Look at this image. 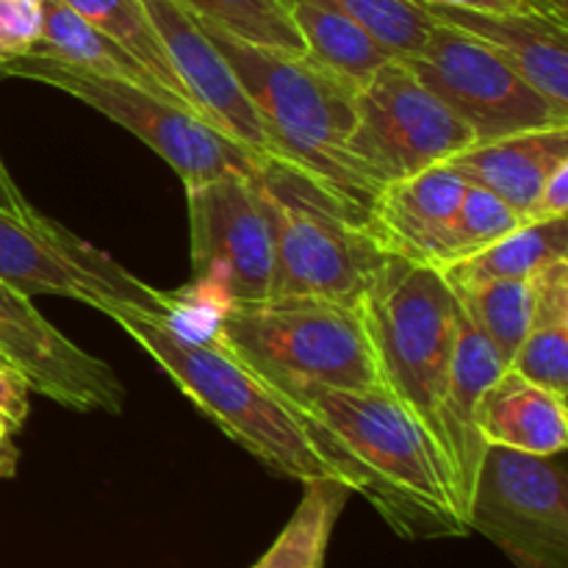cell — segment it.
Returning a JSON list of instances; mask_svg holds the SVG:
<instances>
[{
  "label": "cell",
  "instance_id": "1",
  "mask_svg": "<svg viewBox=\"0 0 568 568\" xmlns=\"http://www.w3.org/2000/svg\"><path fill=\"white\" fill-rule=\"evenodd\" d=\"M286 403L344 486L361 494L399 538L433 541L471 532L442 444L388 388H320Z\"/></svg>",
  "mask_w": 568,
  "mask_h": 568
},
{
  "label": "cell",
  "instance_id": "2",
  "mask_svg": "<svg viewBox=\"0 0 568 568\" xmlns=\"http://www.w3.org/2000/svg\"><path fill=\"white\" fill-rule=\"evenodd\" d=\"M103 314L164 369L194 408L266 469L303 486L316 480L344 483L286 397L266 386L231 349L220 342H183L155 316L136 311L109 308Z\"/></svg>",
  "mask_w": 568,
  "mask_h": 568
},
{
  "label": "cell",
  "instance_id": "3",
  "mask_svg": "<svg viewBox=\"0 0 568 568\" xmlns=\"http://www.w3.org/2000/svg\"><path fill=\"white\" fill-rule=\"evenodd\" d=\"M247 92L275 159L288 161L369 214L377 192L347 155L355 89L308 55L258 48L197 20Z\"/></svg>",
  "mask_w": 568,
  "mask_h": 568
},
{
  "label": "cell",
  "instance_id": "4",
  "mask_svg": "<svg viewBox=\"0 0 568 568\" xmlns=\"http://www.w3.org/2000/svg\"><path fill=\"white\" fill-rule=\"evenodd\" d=\"M253 178L275 244L272 297H327L358 308L388 258L369 214L275 155H266Z\"/></svg>",
  "mask_w": 568,
  "mask_h": 568
},
{
  "label": "cell",
  "instance_id": "5",
  "mask_svg": "<svg viewBox=\"0 0 568 568\" xmlns=\"http://www.w3.org/2000/svg\"><path fill=\"white\" fill-rule=\"evenodd\" d=\"M216 342L288 399L320 388H386L358 308L338 300L270 297L231 303Z\"/></svg>",
  "mask_w": 568,
  "mask_h": 568
},
{
  "label": "cell",
  "instance_id": "6",
  "mask_svg": "<svg viewBox=\"0 0 568 568\" xmlns=\"http://www.w3.org/2000/svg\"><path fill=\"white\" fill-rule=\"evenodd\" d=\"M358 314L383 386L433 430L458 338V300L449 283L436 266L388 255Z\"/></svg>",
  "mask_w": 568,
  "mask_h": 568
},
{
  "label": "cell",
  "instance_id": "7",
  "mask_svg": "<svg viewBox=\"0 0 568 568\" xmlns=\"http://www.w3.org/2000/svg\"><path fill=\"white\" fill-rule=\"evenodd\" d=\"M6 72L9 78H31V81L48 83L92 105L94 111L114 120L116 125L142 139L150 150H155L178 172L183 186L214 181L222 175H253L266 159L233 142L194 111L181 109L131 83L89 75L75 67L33 53L9 61Z\"/></svg>",
  "mask_w": 568,
  "mask_h": 568
},
{
  "label": "cell",
  "instance_id": "8",
  "mask_svg": "<svg viewBox=\"0 0 568 568\" xmlns=\"http://www.w3.org/2000/svg\"><path fill=\"white\" fill-rule=\"evenodd\" d=\"M469 144H475V133L405 61L388 59L355 89L347 155L375 192L444 164Z\"/></svg>",
  "mask_w": 568,
  "mask_h": 568
},
{
  "label": "cell",
  "instance_id": "9",
  "mask_svg": "<svg viewBox=\"0 0 568 568\" xmlns=\"http://www.w3.org/2000/svg\"><path fill=\"white\" fill-rule=\"evenodd\" d=\"M469 530L516 568H568L566 458L488 444L469 503Z\"/></svg>",
  "mask_w": 568,
  "mask_h": 568
},
{
  "label": "cell",
  "instance_id": "10",
  "mask_svg": "<svg viewBox=\"0 0 568 568\" xmlns=\"http://www.w3.org/2000/svg\"><path fill=\"white\" fill-rule=\"evenodd\" d=\"M0 281L22 294H53L98 308L166 316V292L139 281L109 253L83 242L37 209L31 214L0 211Z\"/></svg>",
  "mask_w": 568,
  "mask_h": 568
},
{
  "label": "cell",
  "instance_id": "11",
  "mask_svg": "<svg viewBox=\"0 0 568 568\" xmlns=\"http://www.w3.org/2000/svg\"><path fill=\"white\" fill-rule=\"evenodd\" d=\"M405 64L466 122L475 142L568 125V111L532 89L480 39L444 22L433 26L422 53L405 59Z\"/></svg>",
  "mask_w": 568,
  "mask_h": 568
},
{
  "label": "cell",
  "instance_id": "12",
  "mask_svg": "<svg viewBox=\"0 0 568 568\" xmlns=\"http://www.w3.org/2000/svg\"><path fill=\"white\" fill-rule=\"evenodd\" d=\"M192 281L222 288L233 303L272 297L275 244L253 175H222L186 186Z\"/></svg>",
  "mask_w": 568,
  "mask_h": 568
},
{
  "label": "cell",
  "instance_id": "13",
  "mask_svg": "<svg viewBox=\"0 0 568 568\" xmlns=\"http://www.w3.org/2000/svg\"><path fill=\"white\" fill-rule=\"evenodd\" d=\"M0 358L14 366L37 394L72 410L122 414L125 386L103 358L50 325L28 294L0 281Z\"/></svg>",
  "mask_w": 568,
  "mask_h": 568
},
{
  "label": "cell",
  "instance_id": "14",
  "mask_svg": "<svg viewBox=\"0 0 568 568\" xmlns=\"http://www.w3.org/2000/svg\"><path fill=\"white\" fill-rule=\"evenodd\" d=\"M142 3L183 89L192 98L194 111L242 148L258 155H272L270 139L247 92L225 55L203 31L197 17L178 0H142Z\"/></svg>",
  "mask_w": 568,
  "mask_h": 568
},
{
  "label": "cell",
  "instance_id": "15",
  "mask_svg": "<svg viewBox=\"0 0 568 568\" xmlns=\"http://www.w3.org/2000/svg\"><path fill=\"white\" fill-rule=\"evenodd\" d=\"M508 364L503 361L491 338L466 316L458 303V338H455L453 364H449L447 386H444L442 403L436 410V442L447 455L449 471H453L458 505L469 521V503L475 494L477 471H480L483 455L488 444L477 427V410H480L483 394L491 388Z\"/></svg>",
  "mask_w": 568,
  "mask_h": 568
},
{
  "label": "cell",
  "instance_id": "16",
  "mask_svg": "<svg viewBox=\"0 0 568 568\" xmlns=\"http://www.w3.org/2000/svg\"><path fill=\"white\" fill-rule=\"evenodd\" d=\"M419 3V0H416ZM436 22L480 39L532 89L568 111V28L544 11H483L464 6L422 3Z\"/></svg>",
  "mask_w": 568,
  "mask_h": 568
},
{
  "label": "cell",
  "instance_id": "17",
  "mask_svg": "<svg viewBox=\"0 0 568 568\" xmlns=\"http://www.w3.org/2000/svg\"><path fill=\"white\" fill-rule=\"evenodd\" d=\"M464 192V178L444 164L388 183L372 203V231L388 255L438 270Z\"/></svg>",
  "mask_w": 568,
  "mask_h": 568
},
{
  "label": "cell",
  "instance_id": "18",
  "mask_svg": "<svg viewBox=\"0 0 568 568\" xmlns=\"http://www.w3.org/2000/svg\"><path fill=\"white\" fill-rule=\"evenodd\" d=\"M568 161V125L538 128L510 136L475 142L449 155L444 166L503 200L525 222L547 178Z\"/></svg>",
  "mask_w": 568,
  "mask_h": 568
},
{
  "label": "cell",
  "instance_id": "19",
  "mask_svg": "<svg viewBox=\"0 0 568 568\" xmlns=\"http://www.w3.org/2000/svg\"><path fill=\"white\" fill-rule=\"evenodd\" d=\"M477 427L494 447L530 455L566 453V397L527 381L519 372L505 369L483 394Z\"/></svg>",
  "mask_w": 568,
  "mask_h": 568
},
{
  "label": "cell",
  "instance_id": "20",
  "mask_svg": "<svg viewBox=\"0 0 568 568\" xmlns=\"http://www.w3.org/2000/svg\"><path fill=\"white\" fill-rule=\"evenodd\" d=\"M532 283V316L508 369L566 397L568 394V258L541 266Z\"/></svg>",
  "mask_w": 568,
  "mask_h": 568
},
{
  "label": "cell",
  "instance_id": "21",
  "mask_svg": "<svg viewBox=\"0 0 568 568\" xmlns=\"http://www.w3.org/2000/svg\"><path fill=\"white\" fill-rule=\"evenodd\" d=\"M31 53L61 61V64L89 72V75L148 89V92L175 103L128 50H122L103 31L89 26L64 0H44L42 3V39H39Z\"/></svg>",
  "mask_w": 568,
  "mask_h": 568
},
{
  "label": "cell",
  "instance_id": "22",
  "mask_svg": "<svg viewBox=\"0 0 568 568\" xmlns=\"http://www.w3.org/2000/svg\"><path fill=\"white\" fill-rule=\"evenodd\" d=\"M305 42V55L353 87L369 81L372 72L392 55L349 20L333 0H281Z\"/></svg>",
  "mask_w": 568,
  "mask_h": 568
},
{
  "label": "cell",
  "instance_id": "23",
  "mask_svg": "<svg viewBox=\"0 0 568 568\" xmlns=\"http://www.w3.org/2000/svg\"><path fill=\"white\" fill-rule=\"evenodd\" d=\"M568 255V220L525 222L508 236L497 239L480 253L438 270L449 286H471L486 281H521L536 275L541 266Z\"/></svg>",
  "mask_w": 568,
  "mask_h": 568
},
{
  "label": "cell",
  "instance_id": "24",
  "mask_svg": "<svg viewBox=\"0 0 568 568\" xmlns=\"http://www.w3.org/2000/svg\"><path fill=\"white\" fill-rule=\"evenodd\" d=\"M349 494L353 491L336 480L305 483L297 510L253 568H325L333 530L347 508Z\"/></svg>",
  "mask_w": 568,
  "mask_h": 568
},
{
  "label": "cell",
  "instance_id": "25",
  "mask_svg": "<svg viewBox=\"0 0 568 568\" xmlns=\"http://www.w3.org/2000/svg\"><path fill=\"white\" fill-rule=\"evenodd\" d=\"M64 3L75 14H81L89 26L103 31L122 50H128L178 105L194 111L192 98L183 89L181 78H178L175 67H172L170 55H166L142 0H64Z\"/></svg>",
  "mask_w": 568,
  "mask_h": 568
},
{
  "label": "cell",
  "instance_id": "26",
  "mask_svg": "<svg viewBox=\"0 0 568 568\" xmlns=\"http://www.w3.org/2000/svg\"><path fill=\"white\" fill-rule=\"evenodd\" d=\"M453 288V286H449ZM455 300L466 311L471 322L491 338L505 364L519 349L527 325L532 316V283L530 277L521 281H486L471 286H455Z\"/></svg>",
  "mask_w": 568,
  "mask_h": 568
},
{
  "label": "cell",
  "instance_id": "27",
  "mask_svg": "<svg viewBox=\"0 0 568 568\" xmlns=\"http://www.w3.org/2000/svg\"><path fill=\"white\" fill-rule=\"evenodd\" d=\"M197 20L211 22L250 44L305 55L303 37L281 0H178Z\"/></svg>",
  "mask_w": 568,
  "mask_h": 568
},
{
  "label": "cell",
  "instance_id": "28",
  "mask_svg": "<svg viewBox=\"0 0 568 568\" xmlns=\"http://www.w3.org/2000/svg\"><path fill=\"white\" fill-rule=\"evenodd\" d=\"M392 59H414L430 37L433 20L416 0H333Z\"/></svg>",
  "mask_w": 568,
  "mask_h": 568
},
{
  "label": "cell",
  "instance_id": "29",
  "mask_svg": "<svg viewBox=\"0 0 568 568\" xmlns=\"http://www.w3.org/2000/svg\"><path fill=\"white\" fill-rule=\"evenodd\" d=\"M519 225H525V220L510 205H505L503 200L494 197L486 189L466 183L458 214H455L453 225H449L447 244H444V258L438 270L480 253V250H486L497 239L508 236Z\"/></svg>",
  "mask_w": 568,
  "mask_h": 568
},
{
  "label": "cell",
  "instance_id": "30",
  "mask_svg": "<svg viewBox=\"0 0 568 568\" xmlns=\"http://www.w3.org/2000/svg\"><path fill=\"white\" fill-rule=\"evenodd\" d=\"M42 39V3L0 0V64L22 59Z\"/></svg>",
  "mask_w": 568,
  "mask_h": 568
},
{
  "label": "cell",
  "instance_id": "31",
  "mask_svg": "<svg viewBox=\"0 0 568 568\" xmlns=\"http://www.w3.org/2000/svg\"><path fill=\"white\" fill-rule=\"evenodd\" d=\"M31 383L11 364L0 358V433L14 436L31 410Z\"/></svg>",
  "mask_w": 568,
  "mask_h": 568
},
{
  "label": "cell",
  "instance_id": "32",
  "mask_svg": "<svg viewBox=\"0 0 568 568\" xmlns=\"http://www.w3.org/2000/svg\"><path fill=\"white\" fill-rule=\"evenodd\" d=\"M555 216H568V161L560 164L541 186L536 205H532L530 222L555 220Z\"/></svg>",
  "mask_w": 568,
  "mask_h": 568
},
{
  "label": "cell",
  "instance_id": "33",
  "mask_svg": "<svg viewBox=\"0 0 568 568\" xmlns=\"http://www.w3.org/2000/svg\"><path fill=\"white\" fill-rule=\"evenodd\" d=\"M0 211H9V214H31L33 205L28 203L26 194L20 192V186L14 183L11 172L6 170L3 159H0Z\"/></svg>",
  "mask_w": 568,
  "mask_h": 568
},
{
  "label": "cell",
  "instance_id": "34",
  "mask_svg": "<svg viewBox=\"0 0 568 568\" xmlns=\"http://www.w3.org/2000/svg\"><path fill=\"white\" fill-rule=\"evenodd\" d=\"M419 3H444V6H464V9H483V11H514V9H532L530 0H419ZM536 11V9H532Z\"/></svg>",
  "mask_w": 568,
  "mask_h": 568
},
{
  "label": "cell",
  "instance_id": "35",
  "mask_svg": "<svg viewBox=\"0 0 568 568\" xmlns=\"http://www.w3.org/2000/svg\"><path fill=\"white\" fill-rule=\"evenodd\" d=\"M14 436L0 433V480H9L17 475V464H20V449L11 442Z\"/></svg>",
  "mask_w": 568,
  "mask_h": 568
},
{
  "label": "cell",
  "instance_id": "36",
  "mask_svg": "<svg viewBox=\"0 0 568 568\" xmlns=\"http://www.w3.org/2000/svg\"><path fill=\"white\" fill-rule=\"evenodd\" d=\"M6 78H9V72H6V67L0 64V81H6Z\"/></svg>",
  "mask_w": 568,
  "mask_h": 568
},
{
  "label": "cell",
  "instance_id": "37",
  "mask_svg": "<svg viewBox=\"0 0 568 568\" xmlns=\"http://www.w3.org/2000/svg\"><path fill=\"white\" fill-rule=\"evenodd\" d=\"M31 3H44V0H31Z\"/></svg>",
  "mask_w": 568,
  "mask_h": 568
}]
</instances>
